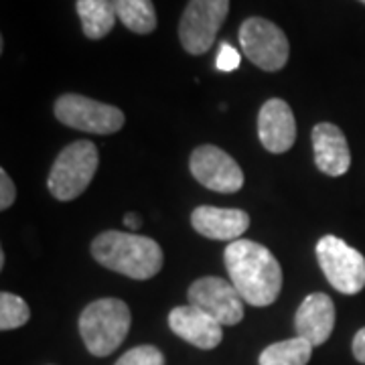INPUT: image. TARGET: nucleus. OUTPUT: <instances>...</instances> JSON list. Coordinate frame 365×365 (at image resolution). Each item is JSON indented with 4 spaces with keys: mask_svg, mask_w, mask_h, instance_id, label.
I'll return each instance as SVG.
<instances>
[{
    "mask_svg": "<svg viewBox=\"0 0 365 365\" xmlns=\"http://www.w3.org/2000/svg\"><path fill=\"white\" fill-rule=\"evenodd\" d=\"M76 9L88 39H104L116 25L118 16L112 0H78Z\"/></svg>",
    "mask_w": 365,
    "mask_h": 365,
    "instance_id": "obj_16",
    "label": "nucleus"
},
{
    "mask_svg": "<svg viewBox=\"0 0 365 365\" xmlns=\"http://www.w3.org/2000/svg\"><path fill=\"white\" fill-rule=\"evenodd\" d=\"M130 323V309L124 300H93L79 314V335L91 355L108 357L124 343Z\"/></svg>",
    "mask_w": 365,
    "mask_h": 365,
    "instance_id": "obj_3",
    "label": "nucleus"
},
{
    "mask_svg": "<svg viewBox=\"0 0 365 365\" xmlns=\"http://www.w3.org/2000/svg\"><path fill=\"white\" fill-rule=\"evenodd\" d=\"M118 21L132 33L148 35L157 29V11L153 0H112Z\"/></svg>",
    "mask_w": 365,
    "mask_h": 365,
    "instance_id": "obj_17",
    "label": "nucleus"
},
{
    "mask_svg": "<svg viewBox=\"0 0 365 365\" xmlns=\"http://www.w3.org/2000/svg\"><path fill=\"white\" fill-rule=\"evenodd\" d=\"M191 225L197 234L209 240L235 242L242 240L250 227V215L242 209L201 205L191 213Z\"/></svg>",
    "mask_w": 365,
    "mask_h": 365,
    "instance_id": "obj_15",
    "label": "nucleus"
},
{
    "mask_svg": "<svg viewBox=\"0 0 365 365\" xmlns=\"http://www.w3.org/2000/svg\"><path fill=\"white\" fill-rule=\"evenodd\" d=\"M353 355L359 364H365V327L359 329L353 337Z\"/></svg>",
    "mask_w": 365,
    "mask_h": 365,
    "instance_id": "obj_23",
    "label": "nucleus"
},
{
    "mask_svg": "<svg viewBox=\"0 0 365 365\" xmlns=\"http://www.w3.org/2000/svg\"><path fill=\"white\" fill-rule=\"evenodd\" d=\"M98 165V148L90 140H76L66 146L59 157L55 158V165L47 179L51 195L59 201L78 199L90 187Z\"/></svg>",
    "mask_w": 365,
    "mask_h": 365,
    "instance_id": "obj_4",
    "label": "nucleus"
},
{
    "mask_svg": "<svg viewBox=\"0 0 365 365\" xmlns=\"http://www.w3.org/2000/svg\"><path fill=\"white\" fill-rule=\"evenodd\" d=\"M225 270L244 302L268 307L282 290V268L266 246L252 240H235L223 252Z\"/></svg>",
    "mask_w": 365,
    "mask_h": 365,
    "instance_id": "obj_1",
    "label": "nucleus"
},
{
    "mask_svg": "<svg viewBox=\"0 0 365 365\" xmlns=\"http://www.w3.org/2000/svg\"><path fill=\"white\" fill-rule=\"evenodd\" d=\"M317 260L329 284L341 294H357L365 288V256L337 235L319 240Z\"/></svg>",
    "mask_w": 365,
    "mask_h": 365,
    "instance_id": "obj_5",
    "label": "nucleus"
},
{
    "mask_svg": "<svg viewBox=\"0 0 365 365\" xmlns=\"http://www.w3.org/2000/svg\"><path fill=\"white\" fill-rule=\"evenodd\" d=\"M91 256L108 270L134 280H148L160 272L165 254L155 240L126 232H104L91 242Z\"/></svg>",
    "mask_w": 365,
    "mask_h": 365,
    "instance_id": "obj_2",
    "label": "nucleus"
},
{
    "mask_svg": "<svg viewBox=\"0 0 365 365\" xmlns=\"http://www.w3.org/2000/svg\"><path fill=\"white\" fill-rule=\"evenodd\" d=\"M14 199H16V189H14L13 179L2 169L0 170V209L6 211L14 203Z\"/></svg>",
    "mask_w": 365,
    "mask_h": 365,
    "instance_id": "obj_22",
    "label": "nucleus"
},
{
    "mask_svg": "<svg viewBox=\"0 0 365 365\" xmlns=\"http://www.w3.org/2000/svg\"><path fill=\"white\" fill-rule=\"evenodd\" d=\"M297 337L307 339L313 347L327 343L335 329V304L325 292H313L300 302L294 314Z\"/></svg>",
    "mask_w": 365,
    "mask_h": 365,
    "instance_id": "obj_13",
    "label": "nucleus"
},
{
    "mask_svg": "<svg viewBox=\"0 0 365 365\" xmlns=\"http://www.w3.org/2000/svg\"><path fill=\"white\" fill-rule=\"evenodd\" d=\"M114 365H165V355L155 345H140L124 353Z\"/></svg>",
    "mask_w": 365,
    "mask_h": 365,
    "instance_id": "obj_20",
    "label": "nucleus"
},
{
    "mask_svg": "<svg viewBox=\"0 0 365 365\" xmlns=\"http://www.w3.org/2000/svg\"><path fill=\"white\" fill-rule=\"evenodd\" d=\"M230 13V0H189L179 23L182 49L191 55L207 53Z\"/></svg>",
    "mask_w": 365,
    "mask_h": 365,
    "instance_id": "obj_8",
    "label": "nucleus"
},
{
    "mask_svg": "<svg viewBox=\"0 0 365 365\" xmlns=\"http://www.w3.org/2000/svg\"><path fill=\"white\" fill-rule=\"evenodd\" d=\"M311 136L317 169L329 177L345 175L351 167V150L339 126L331 122H321L314 126Z\"/></svg>",
    "mask_w": 365,
    "mask_h": 365,
    "instance_id": "obj_14",
    "label": "nucleus"
},
{
    "mask_svg": "<svg viewBox=\"0 0 365 365\" xmlns=\"http://www.w3.org/2000/svg\"><path fill=\"white\" fill-rule=\"evenodd\" d=\"M313 355V345L302 337L280 341L268 345L260 353V365H307Z\"/></svg>",
    "mask_w": 365,
    "mask_h": 365,
    "instance_id": "obj_18",
    "label": "nucleus"
},
{
    "mask_svg": "<svg viewBox=\"0 0 365 365\" xmlns=\"http://www.w3.org/2000/svg\"><path fill=\"white\" fill-rule=\"evenodd\" d=\"M240 61H242L240 53L235 51L230 43H222L220 53H217V69L230 73V71H235V69L240 67Z\"/></svg>",
    "mask_w": 365,
    "mask_h": 365,
    "instance_id": "obj_21",
    "label": "nucleus"
},
{
    "mask_svg": "<svg viewBox=\"0 0 365 365\" xmlns=\"http://www.w3.org/2000/svg\"><path fill=\"white\" fill-rule=\"evenodd\" d=\"M124 223L132 227V230H138L140 227V217L138 215H134V213H128L126 217H124Z\"/></svg>",
    "mask_w": 365,
    "mask_h": 365,
    "instance_id": "obj_24",
    "label": "nucleus"
},
{
    "mask_svg": "<svg viewBox=\"0 0 365 365\" xmlns=\"http://www.w3.org/2000/svg\"><path fill=\"white\" fill-rule=\"evenodd\" d=\"M31 311L29 304L21 297L13 292H2L0 294V329L2 331H13L23 327L29 321Z\"/></svg>",
    "mask_w": 365,
    "mask_h": 365,
    "instance_id": "obj_19",
    "label": "nucleus"
},
{
    "mask_svg": "<svg viewBox=\"0 0 365 365\" xmlns=\"http://www.w3.org/2000/svg\"><path fill=\"white\" fill-rule=\"evenodd\" d=\"M258 136L262 146L274 155H282L292 148L297 140V120L284 100L272 98L262 106L258 114Z\"/></svg>",
    "mask_w": 365,
    "mask_h": 365,
    "instance_id": "obj_11",
    "label": "nucleus"
},
{
    "mask_svg": "<svg viewBox=\"0 0 365 365\" xmlns=\"http://www.w3.org/2000/svg\"><path fill=\"white\" fill-rule=\"evenodd\" d=\"M359 2H364V4H365V0H359Z\"/></svg>",
    "mask_w": 365,
    "mask_h": 365,
    "instance_id": "obj_25",
    "label": "nucleus"
},
{
    "mask_svg": "<svg viewBox=\"0 0 365 365\" xmlns=\"http://www.w3.org/2000/svg\"><path fill=\"white\" fill-rule=\"evenodd\" d=\"M187 299L189 304L211 314L223 327L237 325L244 319V300L234 284L223 278H199L189 287Z\"/></svg>",
    "mask_w": 365,
    "mask_h": 365,
    "instance_id": "obj_9",
    "label": "nucleus"
},
{
    "mask_svg": "<svg viewBox=\"0 0 365 365\" xmlns=\"http://www.w3.org/2000/svg\"><path fill=\"white\" fill-rule=\"evenodd\" d=\"M189 169L197 181L215 193H237L244 187V173L240 165L213 144H203L193 150Z\"/></svg>",
    "mask_w": 365,
    "mask_h": 365,
    "instance_id": "obj_10",
    "label": "nucleus"
},
{
    "mask_svg": "<svg viewBox=\"0 0 365 365\" xmlns=\"http://www.w3.org/2000/svg\"><path fill=\"white\" fill-rule=\"evenodd\" d=\"M169 327L182 341L205 351L215 349L223 339L222 323H217L211 314L203 313L193 304L175 307L169 313Z\"/></svg>",
    "mask_w": 365,
    "mask_h": 365,
    "instance_id": "obj_12",
    "label": "nucleus"
},
{
    "mask_svg": "<svg viewBox=\"0 0 365 365\" xmlns=\"http://www.w3.org/2000/svg\"><path fill=\"white\" fill-rule=\"evenodd\" d=\"M55 116L69 128L91 134H114L126 122L120 108L96 102L79 93H63L61 98H57Z\"/></svg>",
    "mask_w": 365,
    "mask_h": 365,
    "instance_id": "obj_7",
    "label": "nucleus"
},
{
    "mask_svg": "<svg viewBox=\"0 0 365 365\" xmlns=\"http://www.w3.org/2000/svg\"><path fill=\"white\" fill-rule=\"evenodd\" d=\"M242 51L264 71H278L287 66L290 45L284 31L268 19L250 16L240 26Z\"/></svg>",
    "mask_w": 365,
    "mask_h": 365,
    "instance_id": "obj_6",
    "label": "nucleus"
}]
</instances>
